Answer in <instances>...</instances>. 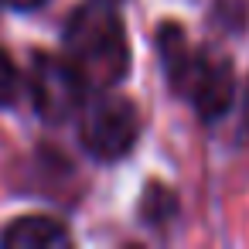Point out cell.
<instances>
[{"label":"cell","instance_id":"11","mask_svg":"<svg viewBox=\"0 0 249 249\" xmlns=\"http://www.w3.org/2000/svg\"><path fill=\"white\" fill-rule=\"evenodd\" d=\"M106 4H123V0H106Z\"/></svg>","mask_w":249,"mask_h":249},{"label":"cell","instance_id":"1","mask_svg":"<svg viewBox=\"0 0 249 249\" xmlns=\"http://www.w3.org/2000/svg\"><path fill=\"white\" fill-rule=\"evenodd\" d=\"M157 55L167 89L181 96L201 123H218L232 109L235 72L222 52L208 45H191L178 21H164L157 28Z\"/></svg>","mask_w":249,"mask_h":249},{"label":"cell","instance_id":"3","mask_svg":"<svg viewBox=\"0 0 249 249\" xmlns=\"http://www.w3.org/2000/svg\"><path fill=\"white\" fill-rule=\"evenodd\" d=\"M140 109L116 89H99L96 99L79 109V140L89 157L113 164L123 160L140 140Z\"/></svg>","mask_w":249,"mask_h":249},{"label":"cell","instance_id":"5","mask_svg":"<svg viewBox=\"0 0 249 249\" xmlns=\"http://www.w3.org/2000/svg\"><path fill=\"white\" fill-rule=\"evenodd\" d=\"M69 242H72V232L65 229V222L48 215H21L0 232L4 249H58Z\"/></svg>","mask_w":249,"mask_h":249},{"label":"cell","instance_id":"4","mask_svg":"<svg viewBox=\"0 0 249 249\" xmlns=\"http://www.w3.org/2000/svg\"><path fill=\"white\" fill-rule=\"evenodd\" d=\"M28 92H31L35 113L48 126H62L72 116H79V109L89 96V82L69 58L38 52L28 69Z\"/></svg>","mask_w":249,"mask_h":249},{"label":"cell","instance_id":"6","mask_svg":"<svg viewBox=\"0 0 249 249\" xmlns=\"http://www.w3.org/2000/svg\"><path fill=\"white\" fill-rule=\"evenodd\" d=\"M137 212H140V225H147V229H167L171 218L178 215V198H174L171 188L150 181L147 191H143V198H140V208H137Z\"/></svg>","mask_w":249,"mask_h":249},{"label":"cell","instance_id":"10","mask_svg":"<svg viewBox=\"0 0 249 249\" xmlns=\"http://www.w3.org/2000/svg\"><path fill=\"white\" fill-rule=\"evenodd\" d=\"M246 130H249V99H246Z\"/></svg>","mask_w":249,"mask_h":249},{"label":"cell","instance_id":"7","mask_svg":"<svg viewBox=\"0 0 249 249\" xmlns=\"http://www.w3.org/2000/svg\"><path fill=\"white\" fill-rule=\"evenodd\" d=\"M246 18H249V4L246 0H215V11H212V21L225 31H242L246 28Z\"/></svg>","mask_w":249,"mask_h":249},{"label":"cell","instance_id":"2","mask_svg":"<svg viewBox=\"0 0 249 249\" xmlns=\"http://www.w3.org/2000/svg\"><path fill=\"white\" fill-rule=\"evenodd\" d=\"M65 58L82 72L89 89H116L130 75V41L116 4L86 0L79 4L62 31Z\"/></svg>","mask_w":249,"mask_h":249},{"label":"cell","instance_id":"9","mask_svg":"<svg viewBox=\"0 0 249 249\" xmlns=\"http://www.w3.org/2000/svg\"><path fill=\"white\" fill-rule=\"evenodd\" d=\"M4 4H11L14 11H38V7L48 4V0H4Z\"/></svg>","mask_w":249,"mask_h":249},{"label":"cell","instance_id":"8","mask_svg":"<svg viewBox=\"0 0 249 249\" xmlns=\"http://www.w3.org/2000/svg\"><path fill=\"white\" fill-rule=\"evenodd\" d=\"M18 96H21V72H18V65L11 62V55L0 48V109L14 106Z\"/></svg>","mask_w":249,"mask_h":249}]
</instances>
